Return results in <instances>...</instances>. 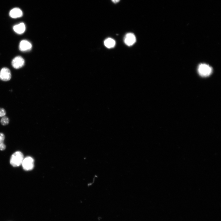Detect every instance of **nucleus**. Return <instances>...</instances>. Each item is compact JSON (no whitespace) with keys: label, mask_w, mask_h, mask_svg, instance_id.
I'll return each mask as SVG.
<instances>
[{"label":"nucleus","mask_w":221,"mask_h":221,"mask_svg":"<svg viewBox=\"0 0 221 221\" xmlns=\"http://www.w3.org/2000/svg\"><path fill=\"white\" fill-rule=\"evenodd\" d=\"M9 15L11 18L16 19L22 17L23 13L22 11L20 9L16 8L10 11Z\"/></svg>","instance_id":"obj_8"},{"label":"nucleus","mask_w":221,"mask_h":221,"mask_svg":"<svg viewBox=\"0 0 221 221\" xmlns=\"http://www.w3.org/2000/svg\"><path fill=\"white\" fill-rule=\"evenodd\" d=\"M25 64V61L21 56H17L15 57L12 62L13 67L15 69H19L24 66Z\"/></svg>","instance_id":"obj_5"},{"label":"nucleus","mask_w":221,"mask_h":221,"mask_svg":"<svg viewBox=\"0 0 221 221\" xmlns=\"http://www.w3.org/2000/svg\"><path fill=\"white\" fill-rule=\"evenodd\" d=\"M14 31L17 34H22L24 33L26 30V26L24 23L15 25L13 27Z\"/></svg>","instance_id":"obj_9"},{"label":"nucleus","mask_w":221,"mask_h":221,"mask_svg":"<svg viewBox=\"0 0 221 221\" xmlns=\"http://www.w3.org/2000/svg\"><path fill=\"white\" fill-rule=\"evenodd\" d=\"M9 118L6 116H5L2 117L1 120V123L3 126L7 125L9 124Z\"/></svg>","instance_id":"obj_12"},{"label":"nucleus","mask_w":221,"mask_h":221,"mask_svg":"<svg viewBox=\"0 0 221 221\" xmlns=\"http://www.w3.org/2000/svg\"><path fill=\"white\" fill-rule=\"evenodd\" d=\"M32 47L31 44L27 40H22L19 45V49L22 51H29L31 50Z\"/></svg>","instance_id":"obj_7"},{"label":"nucleus","mask_w":221,"mask_h":221,"mask_svg":"<svg viewBox=\"0 0 221 221\" xmlns=\"http://www.w3.org/2000/svg\"><path fill=\"white\" fill-rule=\"evenodd\" d=\"M34 159L31 157H26L24 159L22 164L23 169L26 171L32 170L34 167Z\"/></svg>","instance_id":"obj_3"},{"label":"nucleus","mask_w":221,"mask_h":221,"mask_svg":"<svg viewBox=\"0 0 221 221\" xmlns=\"http://www.w3.org/2000/svg\"><path fill=\"white\" fill-rule=\"evenodd\" d=\"M120 1V0H112V2L115 3H118Z\"/></svg>","instance_id":"obj_14"},{"label":"nucleus","mask_w":221,"mask_h":221,"mask_svg":"<svg viewBox=\"0 0 221 221\" xmlns=\"http://www.w3.org/2000/svg\"><path fill=\"white\" fill-rule=\"evenodd\" d=\"M198 71L201 76L206 77L211 74L213 72V69L206 64H201L198 68Z\"/></svg>","instance_id":"obj_2"},{"label":"nucleus","mask_w":221,"mask_h":221,"mask_svg":"<svg viewBox=\"0 0 221 221\" xmlns=\"http://www.w3.org/2000/svg\"><path fill=\"white\" fill-rule=\"evenodd\" d=\"M136 38L134 34L132 33L127 34L124 38V42L128 46H131L136 42Z\"/></svg>","instance_id":"obj_6"},{"label":"nucleus","mask_w":221,"mask_h":221,"mask_svg":"<svg viewBox=\"0 0 221 221\" xmlns=\"http://www.w3.org/2000/svg\"><path fill=\"white\" fill-rule=\"evenodd\" d=\"M104 44L108 48H111L114 47L115 44V41L112 38H108L104 42Z\"/></svg>","instance_id":"obj_10"},{"label":"nucleus","mask_w":221,"mask_h":221,"mask_svg":"<svg viewBox=\"0 0 221 221\" xmlns=\"http://www.w3.org/2000/svg\"><path fill=\"white\" fill-rule=\"evenodd\" d=\"M11 75L9 69L3 68L0 71V79L3 81H8L11 78Z\"/></svg>","instance_id":"obj_4"},{"label":"nucleus","mask_w":221,"mask_h":221,"mask_svg":"<svg viewBox=\"0 0 221 221\" xmlns=\"http://www.w3.org/2000/svg\"><path fill=\"white\" fill-rule=\"evenodd\" d=\"M6 114L5 110L2 108H0V117H3Z\"/></svg>","instance_id":"obj_13"},{"label":"nucleus","mask_w":221,"mask_h":221,"mask_svg":"<svg viewBox=\"0 0 221 221\" xmlns=\"http://www.w3.org/2000/svg\"><path fill=\"white\" fill-rule=\"evenodd\" d=\"M5 136L4 134L0 133V150L3 151L6 148V146L4 143Z\"/></svg>","instance_id":"obj_11"},{"label":"nucleus","mask_w":221,"mask_h":221,"mask_svg":"<svg viewBox=\"0 0 221 221\" xmlns=\"http://www.w3.org/2000/svg\"><path fill=\"white\" fill-rule=\"evenodd\" d=\"M24 155L20 151H17L11 155L10 159V164L14 167L21 166L24 160Z\"/></svg>","instance_id":"obj_1"}]
</instances>
